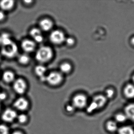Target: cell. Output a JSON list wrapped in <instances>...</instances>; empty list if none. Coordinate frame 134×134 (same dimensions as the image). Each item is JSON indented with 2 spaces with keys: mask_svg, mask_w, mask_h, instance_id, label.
Here are the masks:
<instances>
[{
  "mask_svg": "<svg viewBox=\"0 0 134 134\" xmlns=\"http://www.w3.org/2000/svg\"><path fill=\"white\" fill-rule=\"evenodd\" d=\"M13 89L18 94L23 95L27 90V85L26 82L21 78H19L14 82Z\"/></svg>",
  "mask_w": 134,
  "mask_h": 134,
  "instance_id": "8",
  "label": "cell"
},
{
  "mask_svg": "<svg viewBox=\"0 0 134 134\" xmlns=\"http://www.w3.org/2000/svg\"><path fill=\"white\" fill-rule=\"evenodd\" d=\"M3 79L5 83H9L14 81L15 75L13 72L7 71L4 73Z\"/></svg>",
  "mask_w": 134,
  "mask_h": 134,
  "instance_id": "17",
  "label": "cell"
},
{
  "mask_svg": "<svg viewBox=\"0 0 134 134\" xmlns=\"http://www.w3.org/2000/svg\"><path fill=\"white\" fill-rule=\"evenodd\" d=\"M0 60H1V56H0Z\"/></svg>",
  "mask_w": 134,
  "mask_h": 134,
  "instance_id": "36",
  "label": "cell"
},
{
  "mask_svg": "<svg viewBox=\"0 0 134 134\" xmlns=\"http://www.w3.org/2000/svg\"><path fill=\"white\" fill-rule=\"evenodd\" d=\"M40 26L43 31H48L51 30L53 26V23L50 19H43L40 23Z\"/></svg>",
  "mask_w": 134,
  "mask_h": 134,
  "instance_id": "13",
  "label": "cell"
},
{
  "mask_svg": "<svg viewBox=\"0 0 134 134\" xmlns=\"http://www.w3.org/2000/svg\"><path fill=\"white\" fill-rule=\"evenodd\" d=\"M63 80L62 74L58 72H52L46 76V81L52 86H56L60 84Z\"/></svg>",
  "mask_w": 134,
  "mask_h": 134,
  "instance_id": "7",
  "label": "cell"
},
{
  "mask_svg": "<svg viewBox=\"0 0 134 134\" xmlns=\"http://www.w3.org/2000/svg\"><path fill=\"white\" fill-rule=\"evenodd\" d=\"M46 70V67L41 65L37 66L34 69L36 75L40 77L42 81H46V76H45V74Z\"/></svg>",
  "mask_w": 134,
  "mask_h": 134,
  "instance_id": "12",
  "label": "cell"
},
{
  "mask_svg": "<svg viewBox=\"0 0 134 134\" xmlns=\"http://www.w3.org/2000/svg\"><path fill=\"white\" fill-rule=\"evenodd\" d=\"M65 109L66 110L67 113H72L74 111V109L75 108H74L73 105L71 104L70 105H66Z\"/></svg>",
  "mask_w": 134,
  "mask_h": 134,
  "instance_id": "28",
  "label": "cell"
},
{
  "mask_svg": "<svg viewBox=\"0 0 134 134\" xmlns=\"http://www.w3.org/2000/svg\"><path fill=\"white\" fill-rule=\"evenodd\" d=\"M125 113L127 119L134 121V103H131L126 106Z\"/></svg>",
  "mask_w": 134,
  "mask_h": 134,
  "instance_id": "14",
  "label": "cell"
},
{
  "mask_svg": "<svg viewBox=\"0 0 134 134\" xmlns=\"http://www.w3.org/2000/svg\"><path fill=\"white\" fill-rule=\"evenodd\" d=\"M30 34L34 41L37 43H41L43 40V37L41 31L39 29L37 28L32 29L30 32Z\"/></svg>",
  "mask_w": 134,
  "mask_h": 134,
  "instance_id": "11",
  "label": "cell"
},
{
  "mask_svg": "<svg viewBox=\"0 0 134 134\" xmlns=\"http://www.w3.org/2000/svg\"><path fill=\"white\" fill-rule=\"evenodd\" d=\"M1 105L0 104V111H1Z\"/></svg>",
  "mask_w": 134,
  "mask_h": 134,
  "instance_id": "35",
  "label": "cell"
},
{
  "mask_svg": "<svg viewBox=\"0 0 134 134\" xmlns=\"http://www.w3.org/2000/svg\"><path fill=\"white\" fill-rule=\"evenodd\" d=\"M131 43L133 46H134V37H132L131 40Z\"/></svg>",
  "mask_w": 134,
  "mask_h": 134,
  "instance_id": "32",
  "label": "cell"
},
{
  "mask_svg": "<svg viewBox=\"0 0 134 134\" xmlns=\"http://www.w3.org/2000/svg\"><path fill=\"white\" fill-rule=\"evenodd\" d=\"M107 129L109 131L113 132L116 131L118 129L117 124L115 121H110L106 124Z\"/></svg>",
  "mask_w": 134,
  "mask_h": 134,
  "instance_id": "21",
  "label": "cell"
},
{
  "mask_svg": "<svg viewBox=\"0 0 134 134\" xmlns=\"http://www.w3.org/2000/svg\"><path fill=\"white\" fill-rule=\"evenodd\" d=\"M124 94L125 97L128 98H134V85H127L124 89Z\"/></svg>",
  "mask_w": 134,
  "mask_h": 134,
  "instance_id": "16",
  "label": "cell"
},
{
  "mask_svg": "<svg viewBox=\"0 0 134 134\" xmlns=\"http://www.w3.org/2000/svg\"><path fill=\"white\" fill-rule=\"evenodd\" d=\"M65 42L66 43L68 46H72L74 44V43H75V40H74V39L72 37H68V38H66Z\"/></svg>",
  "mask_w": 134,
  "mask_h": 134,
  "instance_id": "26",
  "label": "cell"
},
{
  "mask_svg": "<svg viewBox=\"0 0 134 134\" xmlns=\"http://www.w3.org/2000/svg\"><path fill=\"white\" fill-rule=\"evenodd\" d=\"M19 62L22 65H26L29 62L30 58L29 56L26 54L19 55L18 59Z\"/></svg>",
  "mask_w": 134,
  "mask_h": 134,
  "instance_id": "23",
  "label": "cell"
},
{
  "mask_svg": "<svg viewBox=\"0 0 134 134\" xmlns=\"http://www.w3.org/2000/svg\"><path fill=\"white\" fill-rule=\"evenodd\" d=\"M29 105V102L26 98L20 97L14 102L13 107L15 110L23 112L28 110Z\"/></svg>",
  "mask_w": 134,
  "mask_h": 134,
  "instance_id": "5",
  "label": "cell"
},
{
  "mask_svg": "<svg viewBox=\"0 0 134 134\" xmlns=\"http://www.w3.org/2000/svg\"><path fill=\"white\" fill-rule=\"evenodd\" d=\"M87 103V98L83 94H78L73 96L72 103L75 109H81L85 107Z\"/></svg>",
  "mask_w": 134,
  "mask_h": 134,
  "instance_id": "4",
  "label": "cell"
},
{
  "mask_svg": "<svg viewBox=\"0 0 134 134\" xmlns=\"http://www.w3.org/2000/svg\"><path fill=\"white\" fill-rule=\"evenodd\" d=\"M132 80H133V82L134 83V75L133 76V77H132Z\"/></svg>",
  "mask_w": 134,
  "mask_h": 134,
  "instance_id": "34",
  "label": "cell"
},
{
  "mask_svg": "<svg viewBox=\"0 0 134 134\" xmlns=\"http://www.w3.org/2000/svg\"><path fill=\"white\" fill-rule=\"evenodd\" d=\"M16 120L19 124L22 125L25 124L28 122L29 117L26 114L22 113L18 114Z\"/></svg>",
  "mask_w": 134,
  "mask_h": 134,
  "instance_id": "20",
  "label": "cell"
},
{
  "mask_svg": "<svg viewBox=\"0 0 134 134\" xmlns=\"http://www.w3.org/2000/svg\"><path fill=\"white\" fill-rule=\"evenodd\" d=\"M5 18V15L3 12L0 11V22L4 20Z\"/></svg>",
  "mask_w": 134,
  "mask_h": 134,
  "instance_id": "30",
  "label": "cell"
},
{
  "mask_svg": "<svg viewBox=\"0 0 134 134\" xmlns=\"http://www.w3.org/2000/svg\"><path fill=\"white\" fill-rule=\"evenodd\" d=\"M11 134H24V133L22 131L19 130H17V131H14Z\"/></svg>",
  "mask_w": 134,
  "mask_h": 134,
  "instance_id": "31",
  "label": "cell"
},
{
  "mask_svg": "<svg viewBox=\"0 0 134 134\" xmlns=\"http://www.w3.org/2000/svg\"><path fill=\"white\" fill-rule=\"evenodd\" d=\"M49 38L52 43L56 45L62 43L66 39L63 33L58 30L53 31L50 34Z\"/></svg>",
  "mask_w": 134,
  "mask_h": 134,
  "instance_id": "9",
  "label": "cell"
},
{
  "mask_svg": "<svg viewBox=\"0 0 134 134\" xmlns=\"http://www.w3.org/2000/svg\"><path fill=\"white\" fill-rule=\"evenodd\" d=\"M18 115L15 109L7 108L2 113L1 119L6 123H12L17 119Z\"/></svg>",
  "mask_w": 134,
  "mask_h": 134,
  "instance_id": "6",
  "label": "cell"
},
{
  "mask_svg": "<svg viewBox=\"0 0 134 134\" xmlns=\"http://www.w3.org/2000/svg\"><path fill=\"white\" fill-rule=\"evenodd\" d=\"M21 46L23 50L26 53L32 52L35 50L36 47L35 42L29 40L23 41Z\"/></svg>",
  "mask_w": 134,
  "mask_h": 134,
  "instance_id": "10",
  "label": "cell"
},
{
  "mask_svg": "<svg viewBox=\"0 0 134 134\" xmlns=\"http://www.w3.org/2000/svg\"><path fill=\"white\" fill-rule=\"evenodd\" d=\"M60 71L63 73H68L71 71L72 66L70 64L67 63H63L60 66Z\"/></svg>",
  "mask_w": 134,
  "mask_h": 134,
  "instance_id": "22",
  "label": "cell"
},
{
  "mask_svg": "<svg viewBox=\"0 0 134 134\" xmlns=\"http://www.w3.org/2000/svg\"><path fill=\"white\" fill-rule=\"evenodd\" d=\"M118 133L119 134H134V130L131 126H123L119 129Z\"/></svg>",
  "mask_w": 134,
  "mask_h": 134,
  "instance_id": "19",
  "label": "cell"
},
{
  "mask_svg": "<svg viewBox=\"0 0 134 134\" xmlns=\"http://www.w3.org/2000/svg\"><path fill=\"white\" fill-rule=\"evenodd\" d=\"M53 56L51 48L47 46H43L40 48L36 54L37 61L41 63H44L50 61Z\"/></svg>",
  "mask_w": 134,
  "mask_h": 134,
  "instance_id": "1",
  "label": "cell"
},
{
  "mask_svg": "<svg viewBox=\"0 0 134 134\" xmlns=\"http://www.w3.org/2000/svg\"><path fill=\"white\" fill-rule=\"evenodd\" d=\"M1 53L3 55L8 58H12L16 56L18 52L17 45L14 42L2 47Z\"/></svg>",
  "mask_w": 134,
  "mask_h": 134,
  "instance_id": "3",
  "label": "cell"
},
{
  "mask_svg": "<svg viewBox=\"0 0 134 134\" xmlns=\"http://www.w3.org/2000/svg\"><path fill=\"white\" fill-rule=\"evenodd\" d=\"M9 129L7 125H0V134H8Z\"/></svg>",
  "mask_w": 134,
  "mask_h": 134,
  "instance_id": "25",
  "label": "cell"
},
{
  "mask_svg": "<svg viewBox=\"0 0 134 134\" xmlns=\"http://www.w3.org/2000/svg\"><path fill=\"white\" fill-rule=\"evenodd\" d=\"M7 94L4 92H0V100L3 101L7 98Z\"/></svg>",
  "mask_w": 134,
  "mask_h": 134,
  "instance_id": "29",
  "label": "cell"
},
{
  "mask_svg": "<svg viewBox=\"0 0 134 134\" xmlns=\"http://www.w3.org/2000/svg\"><path fill=\"white\" fill-rule=\"evenodd\" d=\"M12 42L10 36L8 34L3 33L0 36V45L2 47L8 45Z\"/></svg>",
  "mask_w": 134,
  "mask_h": 134,
  "instance_id": "18",
  "label": "cell"
},
{
  "mask_svg": "<svg viewBox=\"0 0 134 134\" xmlns=\"http://www.w3.org/2000/svg\"><path fill=\"white\" fill-rule=\"evenodd\" d=\"M107 98L102 95L96 96L93 98V100L88 107L87 111L91 113L95 110L100 109L105 105L106 103Z\"/></svg>",
  "mask_w": 134,
  "mask_h": 134,
  "instance_id": "2",
  "label": "cell"
},
{
  "mask_svg": "<svg viewBox=\"0 0 134 134\" xmlns=\"http://www.w3.org/2000/svg\"><path fill=\"white\" fill-rule=\"evenodd\" d=\"M115 119L119 123H123L127 119L125 114H118L115 116Z\"/></svg>",
  "mask_w": 134,
  "mask_h": 134,
  "instance_id": "24",
  "label": "cell"
},
{
  "mask_svg": "<svg viewBox=\"0 0 134 134\" xmlns=\"http://www.w3.org/2000/svg\"><path fill=\"white\" fill-rule=\"evenodd\" d=\"M14 5V1L12 0H3L0 1V8L3 10L9 11L11 10Z\"/></svg>",
  "mask_w": 134,
  "mask_h": 134,
  "instance_id": "15",
  "label": "cell"
},
{
  "mask_svg": "<svg viewBox=\"0 0 134 134\" xmlns=\"http://www.w3.org/2000/svg\"><path fill=\"white\" fill-rule=\"evenodd\" d=\"M106 98H111L114 95V92L113 89H108L106 91Z\"/></svg>",
  "mask_w": 134,
  "mask_h": 134,
  "instance_id": "27",
  "label": "cell"
},
{
  "mask_svg": "<svg viewBox=\"0 0 134 134\" xmlns=\"http://www.w3.org/2000/svg\"><path fill=\"white\" fill-rule=\"evenodd\" d=\"M25 2L26 3V4H30L31 2H32V1H25Z\"/></svg>",
  "mask_w": 134,
  "mask_h": 134,
  "instance_id": "33",
  "label": "cell"
}]
</instances>
